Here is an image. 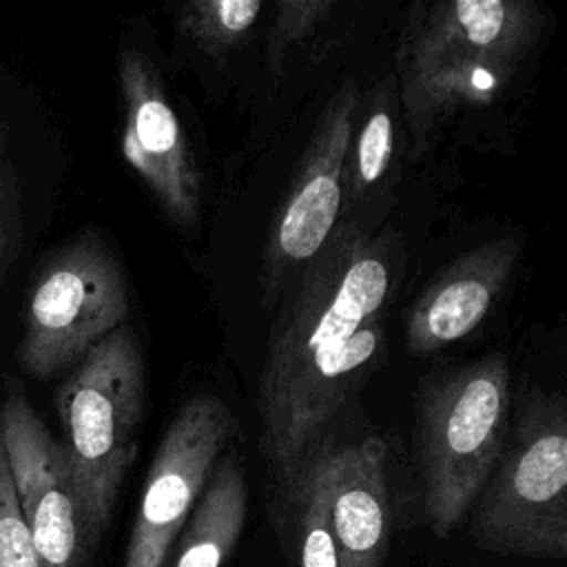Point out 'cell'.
Masks as SVG:
<instances>
[{"label":"cell","mask_w":567,"mask_h":567,"mask_svg":"<svg viewBox=\"0 0 567 567\" xmlns=\"http://www.w3.org/2000/svg\"><path fill=\"white\" fill-rule=\"evenodd\" d=\"M317 257L270 332L257 392L261 447L286 481L377 354L390 292L388 259L372 237L341 233Z\"/></svg>","instance_id":"6da1fadb"},{"label":"cell","mask_w":567,"mask_h":567,"mask_svg":"<svg viewBox=\"0 0 567 567\" xmlns=\"http://www.w3.org/2000/svg\"><path fill=\"white\" fill-rule=\"evenodd\" d=\"M534 0H452L412 7L396 47V80L412 142L465 106L494 102L538 44Z\"/></svg>","instance_id":"7a4b0ae2"},{"label":"cell","mask_w":567,"mask_h":567,"mask_svg":"<svg viewBox=\"0 0 567 567\" xmlns=\"http://www.w3.org/2000/svg\"><path fill=\"white\" fill-rule=\"evenodd\" d=\"M144 396V359L128 323L89 350L55 392L60 447L91 549L135 458Z\"/></svg>","instance_id":"3957f363"},{"label":"cell","mask_w":567,"mask_h":567,"mask_svg":"<svg viewBox=\"0 0 567 567\" xmlns=\"http://www.w3.org/2000/svg\"><path fill=\"white\" fill-rule=\"evenodd\" d=\"M512 408L509 365L489 354L432 379L419 399L423 509L443 538L470 514L494 472Z\"/></svg>","instance_id":"277c9868"},{"label":"cell","mask_w":567,"mask_h":567,"mask_svg":"<svg viewBox=\"0 0 567 567\" xmlns=\"http://www.w3.org/2000/svg\"><path fill=\"white\" fill-rule=\"evenodd\" d=\"M476 547L514 558L567 554V414L560 396L529 394L470 509Z\"/></svg>","instance_id":"5b68a950"},{"label":"cell","mask_w":567,"mask_h":567,"mask_svg":"<svg viewBox=\"0 0 567 567\" xmlns=\"http://www.w3.org/2000/svg\"><path fill=\"white\" fill-rule=\"evenodd\" d=\"M128 319V288L120 261L95 233H82L38 270L24 303L18 365L51 379Z\"/></svg>","instance_id":"8992f818"},{"label":"cell","mask_w":567,"mask_h":567,"mask_svg":"<svg viewBox=\"0 0 567 567\" xmlns=\"http://www.w3.org/2000/svg\"><path fill=\"white\" fill-rule=\"evenodd\" d=\"M357 109L359 89L348 80L330 95L315 124L264 246L266 303H272L281 284L306 270L330 241L341 208Z\"/></svg>","instance_id":"52a82bcc"},{"label":"cell","mask_w":567,"mask_h":567,"mask_svg":"<svg viewBox=\"0 0 567 567\" xmlns=\"http://www.w3.org/2000/svg\"><path fill=\"white\" fill-rule=\"evenodd\" d=\"M233 430V416L215 394H197L177 410L148 467L122 567H166Z\"/></svg>","instance_id":"ba28073f"},{"label":"cell","mask_w":567,"mask_h":567,"mask_svg":"<svg viewBox=\"0 0 567 567\" xmlns=\"http://www.w3.org/2000/svg\"><path fill=\"white\" fill-rule=\"evenodd\" d=\"M4 454L40 567H86L91 545L60 441L16 388L0 408Z\"/></svg>","instance_id":"9c48e42d"},{"label":"cell","mask_w":567,"mask_h":567,"mask_svg":"<svg viewBox=\"0 0 567 567\" xmlns=\"http://www.w3.org/2000/svg\"><path fill=\"white\" fill-rule=\"evenodd\" d=\"M117 80L126 164L175 224L193 226L202 210V177L159 71L142 51L126 47L117 58Z\"/></svg>","instance_id":"30bf717a"},{"label":"cell","mask_w":567,"mask_h":567,"mask_svg":"<svg viewBox=\"0 0 567 567\" xmlns=\"http://www.w3.org/2000/svg\"><path fill=\"white\" fill-rule=\"evenodd\" d=\"M518 257L516 237H498L456 257L405 315L408 354L427 357L467 337L505 290Z\"/></svg>","instance_id":"8fae6325"},{"label":"cell","mask_w":567,"mask_h":567,"mask_svg":"<svg viewBox=\"0 0 567 567\" xmlns=\"http://www.w3.org/2000/svg\"><path fill=\"white\" fill-rule=\"evenodd\" d=\"M341 567H381L388 547L385 445L370 436L317 456Z\"/></svg>","instance_id":"7c38bea8"},{"label":"cell","mask_w":567,"mask_h":567,"mask_svg":"<svg viewBox=\"0 0 567 567\" xmlns=\"http://www.w3.org/2000/svg\"><path fill=\"white\" fill-rule=\"evenodd\" d=\"M248 512V487L239 463L221 458L182 532L177 534L166 567H221L233 554Z\"/></svg>","instance_id":"4fadbf2b"},{"label":"cell","mask_w":567,"mask_h":567,"mask_svg":"<svg viewBox=\"0 0 567 567\" xmlns=\"http://www.w3.org/2000/svg\"><path fill=\"white\" fill-rule=\"evenodd\" d=\"M261 7L259 0H190L177 11V27L202 51L217 55L252 31Z\"/></svg>","instance_id":"5bb4252c"},{"label":"cell","mask_w":567,"mask_h":567,"mask_svg":"<svg viewBox=\"0 0 567 567\" xmlns=\"http://www.w3.org/2000/svg\"><path fill=\"white\" fill-rule=\"evenodd\" d=\"M295 481L299 485V567H341L317 458L303 465Z\"/></svg>","instance_id":"9a60e30c"},{"label":"cell","mask_w":567,"mask_h":567,"mask_svg":"<svg viewBox=\"0 0 567 567\" xmlns=\"http://www.w3.org/2000/svg\"><path fill=\"white\" fill-rule=\"evenodd\" d=\"M394 148V124L385 109L372 111L352 140V193L363 195L385 173Z\"/></svg>","instance_id":"2e32d148"},{"label":"cell","mask_w":567,"mask_h":567,"mask_svg":"<svg viewBox=\"0 0 567 567\" xmlns=\"http://www.w3.org/2000/svg\"><path fill=\"white\" fill-rule=\"evenodd\" d=\"M334 9L332 0H279L275 4V22L268 35V62L277 75L288 47L306 40Z\"/></svg>","instance_id":"e0dca14e"},{"label":"cell","mask_w":567,"mask_h":567,"mask_svg":"<svg viewBox=\"0 0 567 567\" xmlns=\"http://www.w3.org/2000/svg\"><path fill=\"white\" fill-rule=\"evenodd\" d=\"M0 567H40L13 489L0 432Z\"/></svg>","instance_id":"ac0fdd59"},{"label":"cell","mask_w":567,"mask_h":567,"mask_svg":"<svg viewBox=\"0 0 567 567\" xmlns=\"http://www.w3.org/2000/svg\"><path fill=\"white\" fill-rule=\"evenodd\" d=\"M20 226L18 213V186L13 175V164L7 153V137L0 122V281L13 257L16 237Z\"/></svg>","instance_id":"d6986e66"}]
</instances>
